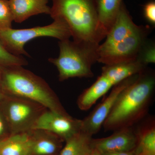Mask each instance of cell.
I'll return each mask as SVG.
<instances>
[{
  "label": "cell",
  "mask_w": 155,
  "mask_h": 155,
  "mask_svg": "<svg viewBox=\"0 0 155 155\" xmlns=\"http://www.w3.org/2000/svg\"><path fill=\"white\" fill-rule=\"evenodd\" d=\"M153 72L147 70L119 94L103 127L107 131H114L133 127L147 114L155 89Z\"/></svg>",
  "instance_id": "6da1fadb"
},
{
  "label": "cell",
  "mask_w": 155,
  "mask_h": 155,
  "mask_svg": "<svg viewBox=\"0 0 155 155\" xmlns=\"http://www.w3.org/2000/svg\"><path fill=\"white\" fill-rule=\"evenodd\" d=\"M0 75L4 94L25 98L58 114L69 116L45 81L22 66H0Z\"/></svg>",
  "instance_id": "7a4b0ae2"
},
{
  "label": "cell",
  "mask_w": 155,
  "mask_h": 155,
  "mask_svg": "<svg viewBox=\"0 0 155 155\" xmlns=\"http://www.w3.org/2000/svg\"><path fill=\"white\" fill-rule=\"evenodd\" d=\"M50 15L66 23L73 41L99 45L105 38L100 29L96 0H51Z\"/></svg>",
  "instance_id": "3957f363"
},
{
  "label": "cell",
  "mask_w": 155,
  "mask_h": 155,
  "mask_svg": "<svg viewBox=\"0 0 155 155\" xmlns=\"http://www.w3.org/2000/svg\"><path fill=\"white\" fill-rule=\"evenodd\" d=\"M99 45L72 41L69 39L59 41V56L48 59L58 69L59 81L92 77V67L97 62V51Z\"/></svg>",
  "instance_id": "277c9868"
},
{
  "label": "cell",
  "mask_w": 155,
  "mask_h": 155,
  "mask_svg": "<svg viewBox=\"0 0 155 155\" xmlns=\"http://www.w3.org/2000/svg\"><path fill=\"white\" fill-rule=\"evenodd\" d=\"M42 37H49L59 41L69 39L71 33L66 23L61 19H54L49 25L24 29H0V40L7 50L14 55L29 57L24 49L28 42Z\"/></svg>",
  "instance_id": "5b68a950"
},
{
  "label": "cell",
  "mask_w": 155,
  "mask_h": 155,
  "mask_svg": "<svg viewBox=\"0 0 155 155\" xmlns=\"http://www.w3.org/2000/svg\"><path fill=\"white\" fill-rule=\"evenodd\" d=\"M47 108L25 98L5 95L0 110L8 122L11 134L28 132Z\"/></svg>",
  "instance_id": "8992f818"
},
{
  "label": "cell",
  "mask_w": 155,
  "mask_h": 155,
  "mask_svg": "<svg viewBox=\"0 0 155 155\" xmlns=\"http://www.w3.org/2000/svg\"><path fill=\"white\" fill-rule=\"evenodd\" d=\"M149 31V28L143 26L138 32L114 44L100 45L97 62L109 66L137 60L147 42Z\"/></svg>",
  "instance_id": "52a82bcc"
},
{
  "label": "cell",
  "mask_w": 155,
  "mask_h": 155,
  "mask_svg": "<svg viewBox=\"0 0 155 155\" xmlns=\"http://www.w3.org/2000/svg\"><path fill=\"white\" fill-rule=\"evenodd\" d=\"M139 74L131 76L114 85L110 94L104 100L99 104L88 116L81 120V130L92 137L97 133L110 113L121 92L133 82Z\"/></svg>",
  "instance_id": "ba28073f"
},
{
  "label": "cell",
  "mask_w": 155,
  "mask_h": 155,
  "mask_svg": "<svg viewBox=\"0 0 155 155\" xmlns=\"http://www.w3.org/2000/svg\"><path fill=\"white\" fill-rule=\"evenodd\" d=\"M81 120L70 115L65 116L47 110L39 116L34 129L48 130L60 137L64 142L81 131Z\"/></svg>",
  "instance_id": "9c48e42d"
},
{
  "label": "cell",
  "mask_w": 155,
  "mask_h": 155,
  "mask_svg": "<svg viewBox=\"0 0 155 155\" xmlns=\"http://www.w3.org/2000/svg\"><path fill=\"white\" fill-rule=\"evenodd\" d=\"M137 143L136 130L133 127H124L114 130L107 137L94 139L91 141L92 148L101 154L114 152L130 151L134 150Z\"/></svg>",
  "instance_id": "30bf717a"
},
{
  "label": "cell",
  "mask_w": 155,
  "mask_h": 155,
  "mask_svg": "<svg viewBox=\"0 0 155 155\" xmlns=\"http://www.w3.org/2000/svg\"><path fill=\"white\" fill-rule=\"evenodd\" d=\"M143 26L134 22L132 17L122 2L114 25L106 36L103 45L116 43L141 30Z\"/></svg>",
  "instance_id": "8fae6325"
},
{
  "label": "cell",
  "mask_w": 155,
  "mask_h": 155,
  "mask_svg": "<svg viewBox=\"0 0 155 155\" xmlns=\"http://www.w3.org/2000/svg\"><path fill=\"white\" fill-rule=\"evenodd\" d=\"M31 155H56L63 147V140L48 130L31 129L28 131Z\"/></svg>",
  "instance_id": "7c38bea8"
},
{
  "label": "cell",
  "mask_w": 155,
  "mask_h": 155,
  "mask_svg": "<svg viewBox=\"0 0 155 155\" xmlns=\"http://www.w3.org/2000/svg\"><path fill=\"white\" fill-rule=\"evenodd\" d=\"M50 0H8L14 21L21 23L31 16L40 14L50 15Z\"/></svg>",
  "instance_id": "4fadbf2b"
},
{
  "label": "cell",
  "mask_w": 155,
  "mask_h": 155,
  "mask_svg": "<svg viewBox=\"0 0 155 155\" xmlns=\"http://www.w3.org/2000/svg\"><path fill=\"white\" fill-rule=\"evenodd\" d=\"M146 67L147 65L137 59L126 63L105 65L102 68L101 75L107 78L114 86L127 78L141 73Z\"/></svg>",
  "instance_id": "5bb4252c"
},
{
  "label": "cell",
  "mask_w": 155,
  "mask_h": 155,
  "mask_svg": "<svg viewBox=\"0 0 155 155\" xmlns=\"http://www.w3.org/2000/svg\"><path fill=\"white\" fill-rule=\"evenodd\" d=\"M113 87L107 78L101 75L91 86L84 90L78 97L77 101L78 107L81 110H89L97 100Z\"/></svg>",
  "instance_id": "9a60e30c"
},
{
  "label": "cell",
  "mask_w": 155,
  "mask_h": 155,
  "mask_svg": "<svg viewBox=\"0 0 155 155\" xmlns=\"http://www.w3.org/2000/svg\"><path fill=\"white\" fill-rule=\"evenodd\" d=\"M0 155H31L28 132L11 134L0 140Z\"/></svg>",
  "instance_id": "2e32d148"
},
{
  "label": "cell",
  "mask_w": 155,
  "mask_h": 155,
  "mask_svg": "<svg viewBox=\"0 0 155 155\" xmlns=\"http://www.w3.org/2000/svg\"><path fill=\"white\" fill-rule=\"evenodd\" d=\"M122 0H96L100 29L107 36L118 15Z\"/></svg>",
  "instance_id": "e0dca14e"
},
{
  "label": "cell",
  "mask_w": 155,
  "mask_h": 155,
  "mask_svg": "<svg viewBox=\"0 0 155 155\" xmlns=\"http://www.w3.org/2000/svg\"><path fill=\"white\" fill-rule=\"evenodd\" d=\"M136 130L137 143L134 151L136 155H155L154 120H149Z\"/></svg>",
  "instance_id": "ac0fdd59"
},
{
  "label": "cell",
  "mask_w": 155,
  "mask_h": 155,
  "mask_svg": "<svg viewBox=\"0 0 155 155\" xmlns=\"http://www.w3.org/2000/svg\"><path fill=\"white\" fill-rule=\"evenodd\" d=\"M92 138L81 130L65 141L58 155H88L92 149Z\"/></svg>",
  "instance_id": "d6986e66"
},
{
  "label": "cell",
  "mask_w": 155,
  "mask_h": 155,
  "mask_svg": "<svg viewBox=\"0 0 155 155\" xmlns=\"http://www.w3.org/2000/svg\"><path fill=\"white\" fill-rule=\"evenodd\" d=\"M28 61L22 56L14 55L9 52L0 40V66H26Z\"/></svg>",
  "instance_id": "ffe728a7"
},
{
  "label": "cell",
  "mask_w": 155,
  "mask_h": 155,
  "mask_svg": "<svg viewBox=\"0 0 155 155\" xmlns=\"http://www.w3.org/2000/svg\"><path fill=\"white\" fill-rule=\"evenodd\" d=\"M13 21L8 0H0V29L12 28Z\"/></svg>",
  "instance_id": "44dd1931"
},
{
  "label": "cell",
  "mask_w": 155,
  "mask_h": 155,
  "mask_svg": "<svg viewBox=\"0 0 155 155\" xmlns=\"http://www.w3.org/2000/svg\"><path fill=\"white\" fill-rule=\"evenodd\" d=\"M137 59H140L147 65L149 64L155 63V45L147 41Z\"/></svg>",
  "instance_id": "7402d4cb"
},
{
  "label": "cell",
  "mask_w": 155,
  "mask_h": 155,
  "mask_svg": "<svg viewBox=\"0 0 155 155\" xmlns=\"http://www.w3.org/2000/svg\"><path fill=\"white\" fill-rule=\"evenodd\" d=\"M143 14L147 20L153 25L155 24V2L150 1L143 6Z\"/></svg>",
  "instance_id": "603a6c76"
},
{
  "label": "cell",
  "mask_w": 155,
  "mask_h": 155,
  "mask_svg": "<svg viewBox=\"0 0 155 155\" xmlns=\"http://www.w3.org/2000/svg\"><path fill=\"white\" fill-rule=\"evenodd\" d=\"M11 134V132L8 122L0 110V140Z\"/></svg>",
  "instance_id": "cb8c5ba5"
},
{
  "label": "cell",
  "mask_w": 155,
  "mask_h": 155,
  "mask_svg": "<svg viewBox=\"0 0 155 155\" xmlns=\"http://www.w3.org/2000/svg\"><path fill=\"white\" fill-rule=\"evenodd\" d=\"M102 155H136L134 150L130 151L114 152L106 153Z\"/></svg>",
  "instance_id": "d4e9b609"
},
{
  "label": "cell",
  "mask_w": 155,
  "mask_h": 155,
  "mask_svg": "<svg viewBox=\"0 0 155 155\" xmlns=\"http://www.w3.org/2000/svg\"><path fill=\"white\" fill-rule=\"evenodd\" d=\"M88 155H102V154L97 150L92 148L91 151L90 152Z\"/></svg>",
  "instance_id": "484cf974"
},
{
  "label": "cell",
  "mask_w": 155,
  "mask_h": 155,
  "mask_svg": "<svg viewBox=\"0 0 155 155\" xmlns=\"http://www.w3.org/2000/svg\"><path fill=\"white\" fill-rule=\"evenodd\" d=\"M5 97V94L3 93L2 89V84H1V75H0V103L2 101L3 98Z\"/></svg>",
  "instance_id": "4316f807"
},
{
  "label": "cell",
  "mask_w": 155,
  "mask_h": 155,
  "mask_svg": "<svg viewBox=\"0 0 155 155\" xmlns=\"http://www.w3.org/2000/svg\"><path fill=\"white\" fill-rule=\"evenodd\" d=\"M59 155V154H57V155Z\"/></svg>",
  "instance_id": "83f0119b"
}]
</instances>
